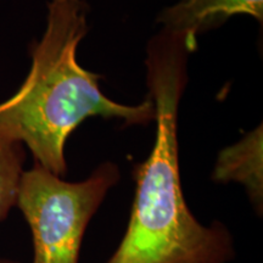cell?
<instances>
[{
  "label": "cell",
  "instance_id": "1",
  "mask_svg": "<svg viewBox=\"0 0 263 263\" xmlns=\"http://www.w3.org/2000/svg\"><path fill=\"white\" fill-rule=\"evenodd\" d=\"M188 52L182 38L166 33L150 47L147 81L156 108L155 144L134 171L129 221L106 263H229L235 256L229 229L221 222L200 223L183 194L177 118Z\"/></svg>",
  "mask_w": 263,
  "mask_h": 263
},
{
  "label": "cell",
  "instance_id": "2",
  "mask_svg": "<svg viewBox=\"0 0 263 263\" xmlns=\"http://www.w3.org/2000/svg\"><path fill=\"white\" fill-rule=\"evenodd\" d=\"M84 0H50L47 29L32 51V66L20 89L0 104V138L28 147L35 163L64 177L66 140L88 117L120 118L128 124L155 121L151 98L136 106L105 97L99 76L77 61L87 33Z\"/></svg>",
  "mask_w": 263,
  "mask_h": 263
},
{
  "label": "cell",
  "instance_id": "3",
  "mask_svg": "<svg viewBox=\"0 0 263 263\" xmlns=\"http://www.w3.org/2000/svg\"><path fill=\"white\" fill-rule=\"evenodd\" d=\"M118 179L111 162L81 182H67L37 163L25 171L16 206L31 230L32 263H78L88 224Z\"/></svg>",
  "mask_w": 263,
  "mask_h": 263
},
{
  "label": "cell",
  "instance_id": "4",
  "mask_svg": "<svg viewBox=\"0 0 263 263\" xmlns=\"http://www.w3.org/2000/svg\"><path fill=\"white\" fill-rule=\"evenodd\" d=\"M236 15H248L262 22L263 0H179L160 14L164 33L184 39L192 51L199 33L218 27Z\"/></svg>",
  "mask_w": 263,
  "mask_h": 263
},
{
  "label": "cell",
  "instance_id": "5",
  "mask_svg": "<svg viewBox=\"0 0 263 263\" xmlns=\"http://www.w3.org/2000/svg\"><path fill=\"white\" fill-rule=\"evenodd\" d=\"M212 177L218 183L242 184L252 205L261 212L263 197L262 127L250 133L235 145L221 151Z\"/></svg>",
  "mask_w": 263,
  "mask_h": 263
},
{
  "label": "cell",
  "instance_id": "6",
  "mask_svg": "<svg viewBox=\"0 0 263 263\" xmlns=\"http://www.w3.org/2000/svg\"><path fill=\"white\" fill-rule=\"evenodd\" d=\"M25 159L21 143L0 138V221L17 203Z\"/></svg>",
  "mask_w": 263,
  "mask_h": 263
},
{
  "label": "cell",
  "instance_id": "7",
  "mask_svg": "<svg viewBox=\"0 0 263 263\" xmlns=\"http://www.w3.org/2000/svg\"><path fill=\"white\" fill-rule=\"evenodd\" d=\"M0 263H20V262L12 261V259H8V258H0Z\"/></svg>",
  "mask_w": 263,
  "mask_h": 263
}]
</instances>
